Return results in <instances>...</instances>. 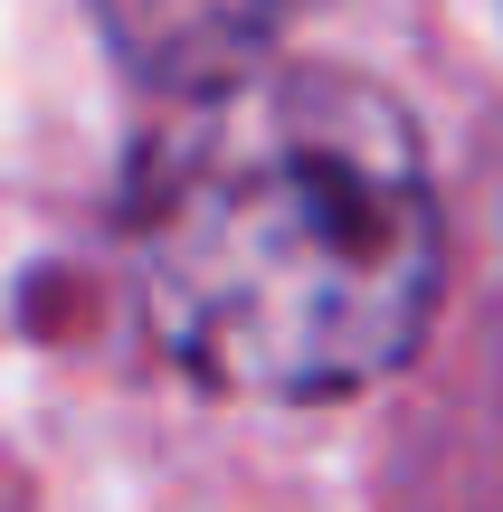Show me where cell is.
<instances>
[{"instance_id":"obj_1","label":"cell","mask_w":503,"mask_h":512,"mask_svg":"<svg viewBox=\"0 0 503 512\" xmlns=\"http://www.w3.org/2000/svg\"><path fill=\"white\" fill-rule=\"evenodd\" d=\"M152 332L247 399H342L428 332L447 228L409 114L333 67L190 95L133 181Z\"/></svg>"},{"instance_id":"obj_2","label":"cell","mask_w":503,"mask_h":512,"mask_svg":"<svg viewBox=\"0 0 503 512\" xmlns=\"http://www.w3.org/2000/svg\"><path fill=\"white\" fill-rule=\"evenodd\" d=\"M114 57L162 95H209L266 67L285 0H95Z\"/></svg>"}]
</instances>
